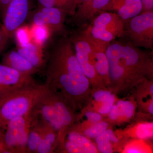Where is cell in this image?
I'll return each instance as SVG.
<instances>
[{
    "label": "cell",
    "instance_id": "cell-1",
    "mask_svg": "<svg viewBox=\"0 0 153 153\" xmlns=\"http://www.w3.org/2000/svg\"><path fill=\"white\" fill-rule=\"evenodd\" d=\"M108 88L114 94L131 90L153 76V59L147 52L131 44H108Z\"/></svg>",
    "mask_w": 153,
    "mask_h": 153
},
{
    "label": "cell",
    "instance_id": "cell-2",
    "mask_svg": "<svg viewBox=\"0 0 153 153\" xmlns=\"http://www.w3.org/2000/svg\"><path fill=\"white\" fill-rule=\"evenodd\" d=\"M47 88L45 84L36 83L6 96L0 107V120L3 132L10 121L30 112Z\"/></svg>",
    "mask_w": 153,
    "mask_h": 153
},
{
    "label": "cell",
    "instance_id": "cell-3",
    "mask_svg": "<svg viewBox=\"0 0 153 153\" xmlns=\"http://www.w3.org/2000/svg\"><path fill=\"white\" fill-rule=\"evenodd\" d=\"M46 67L71 76L82 86L91 89L90 82L83 74L70 38H61L54 44L47 55Z\"/></svg>",
    "mask_w": 153,
    "mask_h": 153
},
{
    "label": "cell",
    "instance_id": "cell-4",
    "mask_svg": "<svg viewBox=\"0 0 153 153\" xmlns=\"http://www.w3.org/2000/svg\"><path fill=\"white\" fill-rule=\"evenodd\" d=\"M33 119V109L10 121L0 141V153H27L28 134Z\"/></svg>",
    "mask_w": 153,
    "mask_h": 153
},
{
    "label": "cell",
    "instance_id": "cell-5",
    "mask_svg": "<svg viewBox=\"0 0 153 153\" xmlns=\"http://www.w3.org/2000/svg\"><path fill=\"white\" fill-rule=\"evenodd\" d=\"M124 22V36L130 44L138 48L152 49L153 11L142 12Z\"/></svg>",
    "mask_w": 153,
    "mask_h": 153
},
{
    "label": "cell",
    "instance_id": "cell-6",
    "mask_svg": "<svg viewBox=\"0 0 153 153\" xmlns=\"http://www.w3.org/2000/svg\"><path fill=\"white\" fill-rule=\"evenodd\" d=\"M70 39L74 46L77 60L83 74L90 82L92 91L107 88L96 70L95 57L86 36L82 33L76 34Z\"/></svg>",
    "mask_w": 153,
    "mask_h": 153
},
{
    "label": "cell",
    "instance_id": "cell-7",
    "mask_svg": "<svg viewBox=\"0 0 153 153\" xmlns=\"http://www.w3.org/2000/svg\"><path fill=\"white\" fill-rule=\"evenodd\" d=\"M33 0H11L7 7L1 22L3 30L9 38L24 25L31 12Z\"/></svg>",
    "mask_w": 153,
    "mask_h": 153
},
{
    "label": "cell",
    "instance_id": "cell-8",
    "mask_svg": "<svg viewBox=\"0 0 153 153\" xmlns=\"http://www.w3.org/2000/svg\"><path fill=\"white\" fill-rule=\"evenodd\" d=\"M33 111L57 131L58 137L55 152H62L66 136L64 133L60 116L52 103L48 87L33 108Z\"/></svg>",
    "mask_w": 153,
    "mask_h": 153
},
{
    "label": "cell",
    "instance_id": "cell-9",
    "mask_svg": "<svg viewBox=\"0 0 153 153\" xmlns=\"http://www.w3.org/2000/svg\"><path fill=\"white\" fill-rule=\"evenodd\" d=\"M66 11L56 7H41L31 11L28 18L31 24L42 25L48 28L52 36L64 30Z\"/></svg>",
    "mask_w": 153,
    "mask_h": 153
},
{
    "label": "cell",
    "instance_id": "cell-10",
    "mask_svg": "<svg viewBox=\"0 0 153 153\" xmlns=\"http://www.w3.org/2000/svg\"><path fill=\"white\" fill-rule=\"evenodd\" d=\"M36 83L33 76L22 74L3 63L0 64V97Z\"/></svg>",
    "mask_w": 153,
    "mask_h": 153
},
{
    "label": "cell",
    "instance_id": "cell-11",
    "mask_svg": "<svg viewBox=\"0 0 153 153\" xmlns=\"http://www.w3.org/2000/svg\"><path fill=\"white\" fill-rule=\"evenodd\" d=\"M82 34L87 38L94 55L96 70L108 88L109 85V64L107 57L106 49L110 43L96 40Z\"/></svg>",
    "mask_w": 153,
    "mask_h": 153
},
{
    "label": "cell",
    "instance_id": "cell-12",
    "mask_svg": "<svg viewBox=\"0 0 153 153\" xmlns=\"http://www.w3.org/2000/svg\"><path fill=\"white\" fill-rule=\"evenodd\" d=\"M110 0H88L76 7V11L72 16V22L78 26L83 25L94 18L109 3Z\"/></svg>",
    "mask_w": 153,
    "mask_h": 153
},
{
    "label": "cell",
    "instance_id": "cell-13",
    "mask_svg": "<svg viewBox=\"0 0 153 153\" xmlns=\"http://www.w3.org/2000/svg\"><path fill=\"white\" fill-rule=\"evenodd\" d=\"M91 24L104 28L116 38L124 36V21L114 12H100L94 18Z\"/></svg>",
    "mask_w": 153,
    "mask_h": 153
},
{
    "label": "cell",
    "instance_id": "cell-14",
    "mask_svg": "<svg viewBox=\"0 0 153 153\" xmlns=\"http://www.w3.org/2000/svg\"><path fill=\"white\" fill-rule=\"evenodd\" d=\"M142 9L141 0H110L102 12H114L126 21L141 13Z\"/></svg>",
    "mask_w": 153,
    "mask_h": 153
},
{
    "label": "cell",
    "instance_id": "cell-15",
    "mask_svg": "<svg viewBox=\"0 0 153 153\" xmlns=\"http://www.w3.org/2000/svg\"><path fill=\"white\" fill-rule=\"evenodd\" d=\"M48 90L52 103L60 116L66 137L69 129L76 123L77 115L75 114V111L60 94L49 88Z\"/></svg>",
    "mask_w": 153,
    "mask_h": 153
},
{
    "label": "cell",
    "instance_id": "cell-16",
    "mask_svg": "<svg viewBox=\"0 0 153 153\" xmlns=\"http://www.w3.org/2000/svg\"><path fill=\"white\" fill-rule=\"evenodd\" d=\"M16 50L39 71L46 66L47 57L44 54V46L32 41L25 46H17Z\"/></svg>",
    "mask_w": 153,
    "mask_h": 153
},
{
    "label": "cell",
    "instance_id": "cell-17",
    "mask_svg": "<svg viewBox=\"0 0 153 153\" xmlns=\"http://www.w3.org/2000/svg\"><path fill=\"white\" fill-rule=\"evenodd\" d=\"M2 63L29 76H33L40 71L16 50L6 53L3 56Z\"/></svg>",
    "mask_w": 153,
    "mask_h": 153
},
{
    "label": "cell",
    "instance_id": "cell-18",
    "mask_svg": "<svg viewBox=\"0 0 153 153\" xmlns=\"http://www.w3.org/2000/svg\"><path fill=\"white\" fill-rule=\"evenodd\" d=\"M33 120L30 126L27 142V153H36L44 128V121L33 111Z\"/></svg>",
    "mask_w": 153,
    "mask_h": 153
},
{
    "label": "cell",
    "instance_id": "cell-19",
    "mask_svg": "<svg viewBox=\"0 0 153 153\" xmlns=\"http://www.w3.org/2000/svg\"><path fill=\"white\" fill-rule=\"evenodd\" d=\"M44 122L43 133L36 153H55L58 135L51 126L44 121Z\"/></svg>",
    "mask_w": 153,
    "mask_h": 153
},
{
    "label": "cell",
    "instance_id": "cell-20",
    "mask_svg": "<svg viewBox=\"0 0 153 153\" xmlns=\"http://www.w3.org/2000/svg\"><path fill=\"white\" fill-rule=\"evenodd\" d=\"M65 139L75 144L81 153H99L96 146L90 139L78 132L69 131L66 134Z\"/></svg>",
    "mask_w": 153,
    "mask_h": 153
},
{
    "label": "cell",
    "instance_id": "cell-21",
    "mask_svg": "<svg viewBox=\"0 0 153 153\" xmlns=\"http://www.w3.org/2000/svg\"><path fill=\"white\" fill-rule=\"evenodd\" d=\"M153 129L152 122H143L131 127L127 132V135L131 137L144 140L153 137Z\"/></svg>",
    "mask_w": 153,
    "mask_h": 153
},
{
    "label": "cell",
    "instance_id": "cell-22",
    "mask_svg": "<svg viewBox=\"0 0 153 153\" xmlns=\"http://www.w3.org/2000/svg\"><path fill=\"white\" fill-rule=\"evenodd\" d=\"M118 108L119 117L117 124L127 122L131 120L134 115L136 102L131 100H120L115 102Z\"/></svg>",
    "mask_w": 153,
    "mask_h": 153
},
{
    "label": "cell",
    "instance_id": "cell-23",
    "mask_svg": "<svg viewBox=\"0 0 153 153\" xmlns=\"http://www.w3.org/2000/svg\"><path fill=\"white\" fill-rule=\"evenodd\" d=\"M38 7H56L66 11L68 15L73 16L76 8L74 0H36Z\"/></svg>",
    "mask_w": 153,
    "mask_h": 153
},
{
    "label": "cell",
    "instance_id": "cell-24",
    "mask_svg": "<svg viewBox=\"0 0 153 153\" xmlns=\"http://www.w3.org/2000/svg\"><path fill=\"white\" fill-rule=\"evenodd\" d=\"M82 33L96 40L106 43H110L116 38L112 33L104 28L91 24Z\"/></svg>",
    "mask_w": 153,
    "mask_h": 153
},
{
    "label": "cell",
    "instance_id": "cell-25",
    "mask_svg": "<svg viewBox=\"0 0 153 153\" xmlns=\"http://www.w3.org/2000/svg\"><path fill=\"white\" fill-rule=\"evenodd\" d=\"M30 29L32 41L41 46H44L47 40L52 37L49 29L45 26L31 24Z\"/></svg>",
    "mask_w": 153,
    "mask_h": 153
},
{
    "label": "cell",
    "instance_id": "cell-26",
    "mask_svg": "<svg viewBox=\"0 0 153 153\" xmlns=\"http://www.w3.org/2000/svg\"><path fill=\"white\" fill-rule=\"evenodd\" d=\"M14 36L16 38L17 46L22 47L29 44L32 41L30 26L23 25L16 30Z\"/></svg>",
    "mask_w": 153,
    "mask_h": 153
},
{
    "label": "cell",
    "instance_id": "cell-27",
    "mask_svg": "<svg viewBox=\"0 0 153 153\" xmlns=\"http://www.w3.org/2000/svg\"><path fill=\"white\" fill-rule=\"evenodd\" d=\"M115 102V94L112 93L109 98L105 101L99 104L93 105V108L89 110L97 111L102 116L107 115Z\"/></svg>",
    "mask_w": 153,
    "mask_h": 153
},
{
    "label": "cell",
    "instance_id": "cell-28",
    "mask_svg": "<svg viewBox=\"0 0 153 153\" xmlns=\"http://www.w3.org/2000/svg\"><path fill=\"white\" fill-rule=\"evenodd\" d=\"M112 92L107 88H99L92 91L91 99L93 105L103 102L112 94Z\"/></svg>",
    "mask_w": 153,
    "mask_h": 153
},
{
    "label": "cell",
    "instance_id": "cell-29",
    "mask_svg": "<svg viewBox=\"0 0 153 153\" xmlns=\"http://www.w3.org/2000/svg\"><path fill=\"white\" fill-rule=\"evenodd\" d=\"M137 141H131L128 143L126 145L125 148L124 149L123 152L128 153H148L149 150L148 149L147 146H146L142 140L139 139Z\"/></svg>",
    "mask_w": 153,
    "mask_h": 153
},
{
    "label": "cell",
    "instance_id": "cell-30",
    "mask_svg": "<svg viewBox=\"0 0 153 153\" xmlns=\"http://www.w3.org/2000/svg\"><path fill=\"white\" fill-rule=\"evenodd\" d=\"M96 144L104 142H110L114 144L118 143L119 139L111 129L107 128L95 139Z\"/></svg>",
    "mask_w": 153,
    "mask_h": 153
},
{
    "label": "cell",
    "instance_id": "cell-31",
    "mask_svg": "<svg viewBox=\"0 0 153 153\" xmlns=\"http://www.w3.org/2000/svg\"><path fill=\"white\" fill-rule=\"evenodd\" d=\"M81 111V114H84L87 119L85 121V122L89 123H94L103 120L102 115L97 111L86 109H83Z\"/></svg>",
    "mask_w": 153,
    "mask_h": 153
},
{
    "label": "cell",
    "instance_id": "cell-32",
    "mask_svg": "<svg viewBox=\"0 0 153 153\" xmlns=\"http://www.w3.org/2000/svg\"><path fill=\"white\" fill-rule=\"evenodd\" d=\"M112 143L110 142H104L96 144V146L98 152L111 153L114 152Z\"/></svg>",
    "mask_w": 153,
    "mask_h": 153
},
{
    "label": "cell",
    "instance_id": "cell-33",
    "mask_svg": "<svg viewBox=\"0 0 153 153\" xmlns=\"http://www.w3.org/2000/svg\"><path fill=\"white\" fill-rule=\"evenodd\" d=\"M107 115L108 117V120L111 123L117 124L119 117V111L118 108L115 103L113 105L108 114Z\"/></svg>",
    "mask_w": 153,
    "mask_h": 153
},
{
    "label": "cell",
    "instance_id": "cell-34",
    "mask_svg": "<svg viewBox=\"0 0 153 153\" xmlns=\"http://www.w3.org/2000/svg\"><path fill=\"white\" fill-rule=\"evenodd\" d=\"M9 39L2 28L0 27V54L4 49Z\"/></svg>",
    "mask_w": 153,
    "mask_h": 153
},
{
    "label": "cell",
    "instance_id": "cell-35",
    "mask_svg": "<svg viewBox=\"0 0 153 153\" xmlns=\"http://www.w3.org/2000/svg\"><path fill=\"white\" fill-rule=\"evenodd\" d=\"M141 1L143 6L142 13L153 11V0H141Z\"/></svg>",
    "mask_w": 153,
    "mask_h": 153
},
{
    "label": "cell",
    "instance_id": "cell-36",
    "mask_svg": "<svg viewBox=\"0 0 153 153\" xmlns=\"http://www.w3.org/2000/svg\"><path fill=\"white\" fill-rule=\"evenodd\" d=\"M11 1V0H0V19L1 21L2 19L7 7Z\"/></svg>",
    "mask_w": 153,
    "mask_h": 153
},
{
    "label": "cell",
    "instance_id": "cell-37",
    "mask_svg": "<svg viewBox=\"0 0 153 153\" xmlns=\"http://www.w3.org/2000/svg\"><path fill=\"white\" fill-rule=\"evenodd\" d=\"M146 108H147L148 112L151 114H153V99H152L148 103Z\"/></svg>",
    "mask_w": 153,
    "mask_h": 153
},
{
    "label": "cell",
    "instance_id": "cell-38",
    "mask_svg": "<svg viewBox=\"0 0 153 153\" xmlns=\"http://www.w3.org/2000/svg\"><path fill=\"white\" fill-rule=\"evenodd\" d=\"M6 96H3L0 97V107H1V104L4 100V98ZM3 132L2 131L1 128V120H0V141H1V139L2 135Z\"/></svg>",
    "mask_w": 153,
    "mask_h": 153
},
{
    "label": "cell",
    "instance_id": "cell-39",
    "mask_svg": "<svg viewBox=\"0 0 153 153\" xmlns=\"http://www.w3.org/2000/svg\"><path fill=\"white\" fill-rule=\"evenodd\" d=\"M87 1L88 0H75V4H76V7H77L79 4L86 1Z\"/></svg>",
    "mask_w": 153,
    "mask_h": 153
},
{
    "label": "cell",
    "instance_id": "cell-40",
    "mask_svg": "<svg viewBox=\"0 0 153 153\" xmlns=\"http://www.w3.org/2000/svg\"><path fill=\"white\" fill-rule=\"evenodd\" d=\"M2 27V24L1 21L0 19V27Z\"/></svg>",
    "mask_w": 153,
    "mask_h": 153
}]
</instances>
